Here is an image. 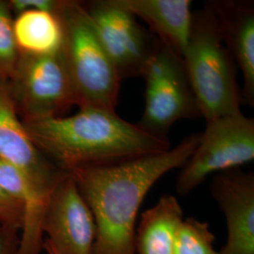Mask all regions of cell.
Here are the masks:
<instances>
[{
  "instance_id": "1",
  "label": "cell",
  "mask_w": 254,
  "mask_h": 254,
  "mask_svg": "<svg viewBox=\"0 0 254 254\" xmlns=\"http://www.w3.org/2000/svg\"><path fill=\"white\" fill-rule=\"evenodd\" d=\"M200 136L198 133L190 135L163 153L69 173L95 220L93 254H136V218L146 195L166 173L185 165Z\"/></svg>"
},
{
  "instance_id": "2",
  "label": "cell",
  "mask_w": 254,
  "mask_h": 254,
  "mask_svg": "<svg viewBox=\"0 0 254 254\" xmlns=\"http://www.w3.org/2000/svg\"><path fill=\"white\" fill-rule=\"evenodd\" d=\"M23 123L38 149L66 173L171 149L169 140L146 133L114 109L101 107H82L72 116Z\"/></svg>"
},
{
  "instance_id": "3",
  "label": "cell",
  "mask_w": 254,
  "mask_h": 254,
  "mask_svg": "<svg viewBox=\"0 0 254 254\" xmlns=\"http://www.w3.org/2000/svg\"><path fill=\"white\" fill-rule=\"evenodd\" d=\"M182 59L205 122L241 112L234 59L210 3L193 12L190 35Z\"/></svg>"
},
{
  "instance_id": "4",
  "label": "cell",
  "mask_w": 254,
  "mask_h": 254,
  "mask_svg": "<svg viewBox=\"0 0 254 254\" xmlns=\"http://www.w3.org/2000/svg\"><path fill=\"white\" fill-rule=\"evenodd\" d=\"M57 14L64 27L61 52L76 106L115 110L122 78L82 2L63 0Z\"/></svg>"
},
{
  "instance_id": "5",
  "label": "cell",
  "mask_w": 254,
  "mask_h": 254,
  "mask_svg": "<svg viewBox=\"0 0 254 254\" xmlns=\"http://www.w3.org/2000/svg\"><path fill=\"white\" fill-rule=\"evenodd\" d=\"M140 76L145 81V107L137 126L146 133L169 140L174 123L201 117L184 61L171 48L159 43Z\"/></svg>"
},
{
  "instance_id": "6",
  "label": "cell",
  "mask_w": 254,
  "mask_h": 254,
  "mask_svg": "<svg viewBox=\"0 0 254 254\" xmlns=\"http://www.w3.org/2000/svg\"><path fill=\"white\" fill-rule=\"evenodd\" d=\"M254 159V119L238 112L206 122L199 144L178 174L176 193L188 195L212 173L235 170Z\"/></svg>"
},
{
  "instance_id": "7",
  "label": "cell",
  "mask_w": 254,
  "mask_h": 254,
  "mask_svg": "<svg viewBox=\"0 0 254 254\" xmlns=\"http://www.w3.org/2000/svg\"><path fill=\"white\" fill-rule=\"evenodd\" d=\"M15 109L23 122L63 117L76 106L62 52L19 56L9 80Z\"/></svg>"
},
{
  "instance_id": "8",
  "label": "cell",
  "mask_w": 254,
  "mask_h": 254,
  "mask_svg": "<svg viewBox=\"0 0 254 254\" xmlns=\"http://www.w3.org/2000/svg\"><path fill=\"white\" fill-rule=\"evenodd\" d=\"M101 43L123 79L140 76L159 45L157 37L137 23L116 0L82 2Z\"/></svg>"
},
{
  "instance_id": "9",
  "label": "cell",
  "mask_w": 254,
  "mask_h": 254,
  "mask_svg": "<svg viewBox=\"0 0 254 254\" xmlns=\"http://www.w3.org/2000/svg\"><path fill=\"white\" fill-rule=\"evenodd\" d=\"M42 229L56 254H93L96 224L73 176L66 173L46 205Z\"/></svg>"
},
{
  "instance_id": "10",
  "label": "cell",
  "mask_w": 254,
  "mask_h": 254,
  "mask_svg": "<svg viewBox=\"0 0 254 254\" xmlns=\"http://www.w3.org/2000/svg\"><path fill=\"white\" fill-rule=\"evenodd\" d=\"M0 160L51 194L66 174L43 154L29 136L12 100L9 82L0 81Z\"/></svg>"
},
{
  "instance_id": "11",
  "label": "cell",
  "mask_w": 254,
  "mask_h": 254,
  "mask_svg": "<svg viewBox=\"0 0 254 254\" xmlns=\"http://www.w3.org/2000/svg\"><path fill=\"white\" fill-rule=\"evenodd\" d=\"M211 195L222 211L227 239L219 254H254V174L231 170L217 173Z\"/></svg>"
},
{
  "instance_id": "12",
  "label": "cell",
  "mask_w": 254,
  "mask_h": 254,
  "mask_svg": "<svg viewBox=\"0 0 254 254\" xmlns=\"http://www.w3.org/2000/svg\"><path fill=\"white\" fill-rule=\"evenodd\" d=\"M210 5L216 14L224 44L242 73L243 96L254 107V2L218 1L211 2Z\"/></svg>"
},
{
  "instance_id": "13",
  "label": "cell",
  "mask_w": 254,
  "mask_h": 254,
  "mask_svg": "<svg viewBox=\"0 0 254 254\" xmlns=\"http://www.w3.org/2000/svg\"><path fill=\"white\" fill-rule=\"evenodd\" d=\"M136 18L142 19L164 46L182 55L190 35L193 11L190 0H116Z\"/></svg>"
},
{
  "instance_id": "14",
  "label": "cell",
  "mask_w": 254,
  "mask_h": 254,
  "mask_svg": "<svg viewBox=\"0 0 254 254\" xmlns=\"http://www.w3.org/2000/svg\"><path fill=\"white\" fill-rule=\"evenodd\" d=\"M184 212L173 195H163L142 215L134 238L136 254H173Z\"/></svg>"
},
{
  "instance_id": "15",
  "label": "cell",
  "mask_w": 254,
  "mask_h": 254,
  "mask_svg": "<svg viewBox=\"0 0 254 254\" xmlns=\"http://www.w3.org/2000/svg\"><path fill=\"white\" fill-rule=\"evenodd\" d=\"M13 33L21 54H54L64 44L61 19L50 11L27 10L15 15Z\"/></svg>"
},
{
  "instance_id": "16",
  "label": "cell",
  "mask_w": 254,
  "mask_h": 254,
  "mask_svg": "<svg viewBox=\"0 0 254 254\" xmlns=\"http://www.w3.org/2000/svg\"><path fill=\"white\" fill-rule=\"evenodd\" d=\"M209 224L193 217L184 218L178 229L173 254H219Z\"/></svg>"
},
{
  "instance_id": "17",
  "label": "cell",
  "mask_w": 254,
  "mask_h": 254,
  "mask_svg": "<svg viewBox=\"0 0 254 254\" xmlns=\"http://www.w3.org/2000/svg\"><path fill=\"white\" fill-rule=\"evenodd\" d=\"M13 18L9 2L0 0V81L9 82L20 56L13 33Z\"/></svg>"
},
{
  "instance_id": "18",
  "label": "cell",
  "mask_w": 254,
  "mask_h": 254,
  "mask_svg": "<svg viewBox=\"0 0 254 254\" xmlns=\"http://www.w3.org/2000/svg\"><path fill=\"white\" fill-rule=\"evenodd\" d=\"M24 208L0 186V225L21 231Z\"/></svg>"
},
{
  "instance_id": "19",
  "label": "cell",
  "mask_w": 254,
  "mask_h": 254,
  "mask_svg": "<svg viewBox=\"0 0 254 254\" xmlns=\"http://www.w3.org/2000/svg\"><path fill=\"white\" fill-rule=\"evenodd\" d=\"M13 16L27 10H45L57 13L63 0H9Z\"/></svg>"
},
{
  "instance_id": "20",
  "label": "cell",
  "mask_w": 254,
  "mask_h": 254,
  "mask_svg": "<svg viewBox=\"0 0 254 254\" xmlns=\"http://www.w3.org/2000/svg\"><path fill=\"white\" fill-rule=\"evenodd\" d=\"M19 231L0 225V254H17Z\"/></svg>"
},
{
  "instance_id": "21",
  "label": "cell",
  "mask_w": 254,
  "mask_h": 254,
  "mask_svg": "<svg viewBox=\"0 0 254 254\" xmlns=\"http://www.w3.org/2000/svg\"><path fill=\"white\" fill-rule=\"evenodd\" d=\"M44 250L46 251L47 254H55L54 251L49 247L48 245H46V243L44 242Z\"/></svg>"
}]
</instances>
